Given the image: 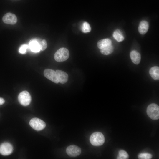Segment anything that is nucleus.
<instances>
[{"label":"nucleus","mask_w":159,"mask_h":159,"mask_svg":"<svg viewBox=\"0 0 159 159\" xmlns=\"http://www.w3.org/2000/svg\"><path fill=\"white\" fill-rule=\"evenodd\" d=\"M5 102L4 100L1 98L0 97V105H2Z\"/></svg>","instance_id":"obj_23"},{"label":"nucleus","mask_w":159,"mask_h":159,"mask_svg":"<svg viewBox=\"0 0 159 159\" xmlns=\"http://www.w3.org/2000/svg\"><path fill=\"white\" fill-rule=\"evenodd\" d=\"M55 72L59 82L63 84L67 81L68 76L66 72L60 70H57Z\"/></svg>","instance_id":"obj_11"},{"label":"nucleus","mask_w":159,"mask_h":159,"mask_svg":"<svg viewBox=\"0 0 159 159\" xmlns=\"http://www.w3.org/2000/svg\"><path fill=\"white\" fill-rule=\"evenodd\" d=\"M128 158L129 155L126 151L123 150H120L119 151L117 159H127Z\"/></svg>","instance_id":"obj_18"},{"label":"nucleus","mask_w":159,"mask_h":159,"mask_svg":"<svg viewBox=\"0 0 159 159\" xmlns=\"http://www.w3.org/2000/svg\"><path fill=\"white\" fill-rule=\"evenodd\" d=\"M41 40L39 39H34L30 41L29 47L32 52H38L41 50L40 45Z\"/></svg>","instance_id":"obj_10"},{"label":"nucleus","mask_w":159,"mask_h":159,"mask_svg":"<svg viewBox=\"0 0 159 159\" xmlns=\"http://www.w3.org/2000/svg\"><path fill=\"white\" fill-rule=\"evenodd\" d=\"M91 143L95 146H100L102 145L105 141V137L101 132H95L92 133L90 138Z\"/></svg>","instance_id":"obj_1"},{"label":"nucleus","mask_w":159,"mask_h":159,"mask_svg":"<svg viewBox=\"0 0 159 159\" xmlns=\"http://www.w3.org/2000/svg\"><path fill=\"white\" fill-rule=\"evenodd\" d=\"M130 56L132 62L136 64H138L141 60L140 54L135 50H132L130 53Z\"/></svg>","instance_id":"obj_12"},{"label":"nucleus","mask_w":159,"mask_h":159,"mask_svg":"<svg viewBox=\"0 0 159 159\" xmlns=\"http://www.w3.org/2000/svg\"><path fill=\"white\" fill-rule=\"evenodd\" d=\"M29 47V46L26 44H23L21 45L19 47V52L21 54H24L26 53L27 49Z\"/></svg>","instance_id":"obj_21"},{"label":"nucleus","mask_w":159,"mask_h":159,"mask_svg":"<svg viewBox=\"0 0 159 159\" xmlns=\"http://www.w3.org/2000/svg\"><path fill=\"white\" fill-rule=\"evenodd\" d=\"M113 51V47L111 44L100 49L101 53L104 55H108L111 54Z\"/></svg>","instance_id":"obj_16"},{"label":"nucleus","mask_w":159,"mask_h":159,"mask_svg":"<svg viewBox=\"0 0 159 159\" xmlns=\"http://www.w3.org/2000/svg\"><path fill=\"white\" fill-rule=\"evenodd\" d=\"M66 152L67 155L71 157H75L79 155L81 153V149L75 145H70L66 148Z\"/></svg>","instance_id":"obj_7"},{"label":"nucleus","mask_w":159,"mask_h":159,"mask_svg":"<svg viewBox=\"0 0 159 159\" xmlns=\"http://www.w3.org/2000/svg\"><path fill=\"white\" fill-rule=\"evenodd\" d=\"M41 50L43 51L45 50L47 47V44L46 40L45 39L41 40L40 42Z\"/></svg>","instance_id":"obj_22"},{"label":"nucleus","mask_w":159,"mask_h":159,"mask_svg":"<svg viewBox=\"0 0 159 159\" xmlns=\"http://www.w3.org/2000/svg\"><path fill=\"white\" fill-rule=\"evenodd\" d=\"M113 36L115 39L118 42H122L124 39L123 36L119 30L115 31L113 33Z\"/></svg>","instance_id":"obj_17"},{"label":"nucleus","mask_w":159,"mask_h":159,"mask_svg":"<svg viewBox=\"0 0 159 159\" xmlns=\"http://www.w3.org/2000/svg\"><path fill=\"white\" fill-rule=\"evenodd\" d=\"M111 44V40L108 38L101 39L98 42L97 44L98 48L100 49Z\"/></svg>","instance_id":"obj_15"},{"label":"nucleus","mask_w":159,"mask_h":159,"mask_svg":"<svg viewBox=\"0 0 159 159\" xmlns=\"http://www.w3.org/2000/svg\"><path fill=\"white\" fill-rule=\"evenodd\" d=\"M69 50L65 48H61L58 50L54 54L55 60L57 62H62L67 60L69 57Z\"/></svg>","instance_id":"obj_3"},{"label":"nucleus","mask_w":159,"mask_h":159,"mask_svg":"<svg viewBox=\"0 0 159 159\" xmlns=\"http://www.w3.org/2000/svg\"><path fill=\"white\" fill-rule=\"evenodd\" d=\"M18 99L21 105L23 106H26L30 103L31 101V97L28 92L24 91L19 94Z\"/></svg>","instance_id":"obj_4"},{"label":"nucleus","mask_w":159,"mask_h":159,"mask_svg":"<svg viewBox=\"0 0 159 159\" xmlns=\"http://www.w3.org/2000/svg\"><path fill=\"white\" fill-rule=\"evenodd\" d=\"M149 74L152 77L154 80L159 79V68L157 66L152 67L150 69Z\"/></svg>","instance_id":"obj_14"},{"label":"nucleus","mask_w":159,"mask_h":159,"mask_svg":"<svg viewBox=\"0 0 159 159\" xmlns=\"http://www.w3.org/2000/svg\"><path fill=\"white\" fill-rule=\"evenodd\" d=\"M44 76L47 78L55 83H58L59 81L55 71L50 69H45L44 72Z\"/></svg>","instance_id":"obj_8"},{"label":"nucleus","mask_w":159,"mask_h":159,"mask_svg":"<svg viewBox=\"0 0 159 159\" xmlns=\"http://www.w3.org/2000/svg\"><path fill=\"white\" fill-rule=\"evenodd\" d=\"M2 20L4 23L11 25L15 24L17 21L16 16L11 13L5 14L3 17Z\"/></svg>","instance_id":"obj_9"},{"label":"nucleus","mask_w":159,"mask_h":159,"mask_svg":"<svg viewBox=\"0 0 159 159\" xmlns=\"http://www.w3.org/2000/svg\"><path fill=\"white\" fill-rule=\"evenodd\" d=\"M152 155L146 153H141L138 155V158L140 159H150L152 157Z\"/></svg>","instance_id":"obj_20"},{"label":"nucleus","mask_w":159,"mask_h":159,"mask_svg":"<svg viewBox=\"0 0 159 159\" xmlns=\"http://www.w3.org/2000/svg\"><path fill=\"white\" fill-rule=\"evenodd\" d=\"M29 125L32 128L37 131L42 130L46 126L45 122L37 118H34L31 119L29 122Z\"/></svg>","instance_id":"obj_5"},{"label":"nucleus","mask_w":159,"mask_h":159,"mask_svg":"<svg viewBox=\"0 0 159 159\" xmlns=\"http://www.w3.org/2000/svg\"><path fill=\"white\" fill-rule=\"evenodd\" d=\"M81 30L83 33H87L90 31L91 28L89 24L87 22H84L81 27Z\"/></svg>","instance_id":"obj_19"},{"label":"nucleus","mask_w":159,"mask_h":159,"mask_svg":"<svg viewBox=\"0 0 159 159\" xmlns=\"http://www.w3.org/2000/svg\"><path fill=\"white\" fill-rule=\"evenodd\" d=\"M13 150L12 145L8 142H4L0 145V153L3 155H8L11 154Z\"/></svg>","instance_id":"obj_6"},{"label":"nucleus","mask_w":159,"mask_h":159,"mask_svg":"<svg viewBox=\"0 0 159 159\" xmlns=\"http://www.w3.org/2000/svg\"><path fill=\"white\" fill-rule=\"evenodd\" d=\"M149 29V24L146 21H142L139 24L138 30L140 34H145L148 31Z\"/></svg>","instance_id":"obj_13"},{"label":"nucleus","mask_w":159,"mask_h":159,"mask_svg":"<svg viewBox=\"0 0 159 159\" xmlns=\"http://www.w3.org/2000/svg\"><path fill=\"white\" fill-rule=\"evenodd\" d=\"M148 116L152 120H157L159 118V107L156 104L152 103L148 107L146 111Z\"/></svg>","instance_id":"obj_2"}]
</instances>
